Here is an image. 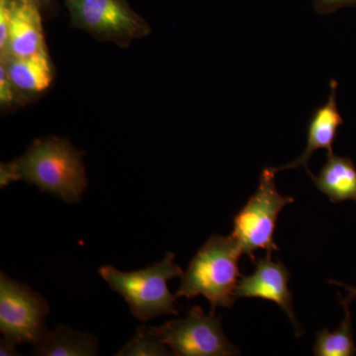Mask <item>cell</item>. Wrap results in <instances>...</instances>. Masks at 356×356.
Here are the masks:
<instances>
[{"label":"cell","instance_id":"cell-8","mask_svg":"<svg viewBox=\"0 0 356 356\" xmlns=\"http://www.w3.org/2000/svg\"><path fill=\"white\" fill-rule=\"evenodd\" d=\"M254 273L250 276H241L236 288V298H259L274 302L287 314L297 336H301L294 311H293L292 293L289 284L291 273L282 262H274L271 255L259 259L254 262Z\"/></svg>","mask_w":356,"mask_h":356},{"label":"cell","instance_id":"cell-19","mask_svg":"<svg viewBox=\"0 0 356 356\" xmlns=\"http://www.w3.org/2000/svg\"><path fill=\"white\" fill-rule=\"evenodd\" d=\"M16 346H17V344L13 343V341H9V339H7L6 337H4V339H2L1 341H0V355H19V353L15 350Z\"/></svg>","mask_w":356,"mask_h":356},{"label":"cell","instance_id":"cell-9","mask_svg":"<svg viewBox=\"0 0 356 356\" xmlns=\"http://www.w3.org/2000/svg\"><path fill=\"white\" fill-rule=\"evenodd\" d=\"M47 51L40 7L27 0H11V18L0 58H24Z\"/></svg>","mask_w":356,"mask_h":356},{"label":"cell","instance_id":"cell-15","mask_svg":"<svg viewBox=\"0 0 356 356\" xmlns=\"http://www.w3.org/2000/svg\"><path fill=\"white\" fill-rule=\"evenodd\" d=\"M165 344L159 339L151 327H138L137 334L122 348L117 356L170 355Z\"/></svg>","mask_w":356,"mask_h":356},{"label":"cell","instance_id":"cell-5","mask_svg":"<svg viewBox=\"0 0 356 356\" xmlns=\"http://www.w3.org/2000/svg\"><path fill=\"white\" fill-rule=\"evenodd\" d=\"M65 3L70 25L100 41L127 47L133 40L149 35V25L126 0H65Z\"/></svg>","mask_w":356,"mask_h":356},{"label":"cell","instance_id":"cell-14","mask_svg":"<svg viewBox=\"0 0 356 356\" xmlns=\"http://www.w3.org/2000/svg\"><path fill=\"white\" fill-rule=\"evenodd\" d=\"M339 302L346 311V318L341 325L334 332L324 329L318 332L315 346H314V355L353 356L356 355L350 312V304L343 300H339Z\"/></svg>","mask_w":356,"mask_h":356},{"label":"cell","instance_id":"cell-16","mask_svg":"<svg viewBox=\"0 0 356 356\" xmlns=\"http://www.w3.org/2000/svg\"><path fill=\"white\" fill-rule=\"evenodd\" d=\"M18 97L7 74L6 67L0 63V103L2 106H11Z\"/></svg>","mask_w":356,"mask_h":356},{"label":"cell","instance_id":"cell-3","mask_svg":"<svg viewBox=\"0 0 356 356\" xmlns=\"http://www.w3.org/2000/svg\"><path fill=\"white\" fill-rule=\"evenodd\" d=\"M99 274L110 289L126 300L131 313L140 322L179 314L177 297L168 290V281L181 277L184 271L175 264L172 252H168L163 261L140 270L123 273L106 266L99 269Z\"/></svg>","mask_w":356,"mask_h":356},{"label":"cell","instance_id":"cell-2","mask_svg":"<svg viewBox=\"0 0 356 356\" xmlns=\"http://www.w3.org/2000/svg\"><path fill=\"white\" fill-rule=\"evenodd\" d=\"M242 248L233 236L213 235L196 252L175 296L192 299L199 295L210 302L215 314L217 308H229L236 302V288L242 274L238 259Z\"/></svg>","mask_w":356,"mask_h":356},{"label":"cell","instance_id":"cell-10","mask_svg":"<svg viewBox=\"0 0 356 356\" xmlns=\"http://www.w3.org/2000/svg\"><path fill=\"white\" fill-rule=\"evenodd\" d=\"M339 83L336 79L330 81V92L327 102L312 114L308 126V137H307V146L304 153L295 159L292 163L275 168L276 172L292 170L301 166L308 170V163L312 154L321 149H327V154H334L332 145L339 132V128L343 124V119L339 111L337 104V89Z\"/></svg>","mask_w":356,"mask_h":356},{"label":"cell","instance_id":"cell-6","mask_svg":"<svg viewBox=\"0 0 356 356\" xmlns=\"http://www.w3.org/2000/svg\"><path fill=\"white\" fill-rule=\"evenodd\" d=\"M50 312L48 302L28 285L0 275V331L15 344L37 346L48 330L44 318Z\"/></svg>","mask_w":356,"mask_h":356},{"label":"cell","instance_id":"cell-7","mask_svg":"<svg viewBox=\"0 0 356 356\" xmlns=\"http://www.w3.org/2000/svg\"><path fill=\"white\" fill-rule=\"evenodd\" d=\"M154 334L178 356H229L240 350L222 332L221 318L205 315L200 307H192L186 318L151 327Z\"/></svg>","mask_w":356,"mask_h":356},{"label":"cell","instance_id":"cell-4","mask_svg":"<svg viewBox=\"0 0 356 356\" xmlns=\"http://www.w3.org/2000/svg\"><path fill=\"white\" fill-rule=\"evenodd\" d=\"M276 170L266 168L259 177V184L254 195L234 217L232 236L252 262L255 252L264 250L267 255L280 250L274 241L276 221L281 210L294 202V198L283 196L275 184Z\"/></svg>","mask_w":356,"mask_h":356},{"label":"cell","instance_id":"cell-17","mask_svg":"<svg viewBox=\"0 0 356 356\" xmlns=\"http://www.w3.org/2000/svg\"><path fill=\"white\" fill-rule=\"evenodd\" d=\"M350 6H356V0H314V8L321 15H329Z\"/></svg>","mask_w":356,"mask_h":356},{"label":"cell","instance_id":"cell-18","mask_svg":"<svg viewBox=\"0 0 356 356\" xmlns=\"http://www.w3.org/2000/svg\"><path fill=\"white\" fill-rule=\"evenodd\" d=\"M11 18V0H0V51L6 47Z\"/></svg>","mask_w":356,"mask_h":356},{"label":"cell","instance_id":"cell-13","mask_svg":"<svg viewBox=\"0 0 356 356\" xmlns=\"http://www.w3.org/2000/svg\"><path fill=\"white\" fill-rule=\"evenodd\" d=\"M97 355V341L93 334H83L60 325L46 336L33 350V355L91 356Z\"/></svg>","mask_w":356,"mask_h":356},{"label":"cell","instance_id":"cell-21","mask_svg":"<svg viewBox=\"0 0 356 356\" xmlns=\"http://www.w3.org/2000/svg\"><path fill=\"white\" fill-rule=\"evenodd\" d=\"M27 1L32 2V3L36 4L39 7L44 6V4L50 3L53 0H27Z\"/></svg>","mask_w":356,"mask_h":356},{"label":"cell","instance_id":"cell-12","mask_svg":"<svg viewBox=\"0 0 356 356\" xmlns=\"http://www.w3.org/2000/svg\"><path fill=\"white\" fill-rule=\"evenodd\" d=\"M316 187L332 203L356 202V166L348 156L327 154V161L318 177L306 170Z\"/></svg>","mask_w":356,"mask_h":356},{"label":"cell","instance_id":"cell-1","mask_svg":"<svg viewBox=\"0 0 356 356\" xmlns=\"http://www.w3.org/2000/svg\"><path fill=\"white\" fill-rule=\"evenodd\" d=\"M17 180L69 203L79 202L88 187L81 154L69 140L57 137L36 140L20 158L1 163V187Z\"/></svg>","mask_w":356,"mask_h":356},{"label":"cell","instance_id":"cell-20","mask_svg":"<svg viewBox=\"0 0 356 356\" xmlns=\"http://www.w3.org/2000/svg\"><path fill=\"white\" fill-rule=\"evenodd\" d=\"M330 282L332 283V284L339 285V286L346 288L348 293H350L348 297H346V298H341V300H343L344 302H348V303L350 304L353 301V300H355L356 301V288L348 286V285L343 284V283L341 282H337V281H330Z\"/></svg>","mask_w":356,"mask_h":356},{"label":"cell","instance_id":"cell-11","mask_svg":"<svg viewBox=\"0 0 356 356\" xmlns=\"http://www.w3.org/2000/svg\"><path fill=\"white\" fill-rule=\"evenodd\" d=\"M0 63L6 67L18 99L41 95L53 83V65L47 51L29 58H0Z\"/></svg>","mask_w":356,"mask_h":356}]
</instances>
